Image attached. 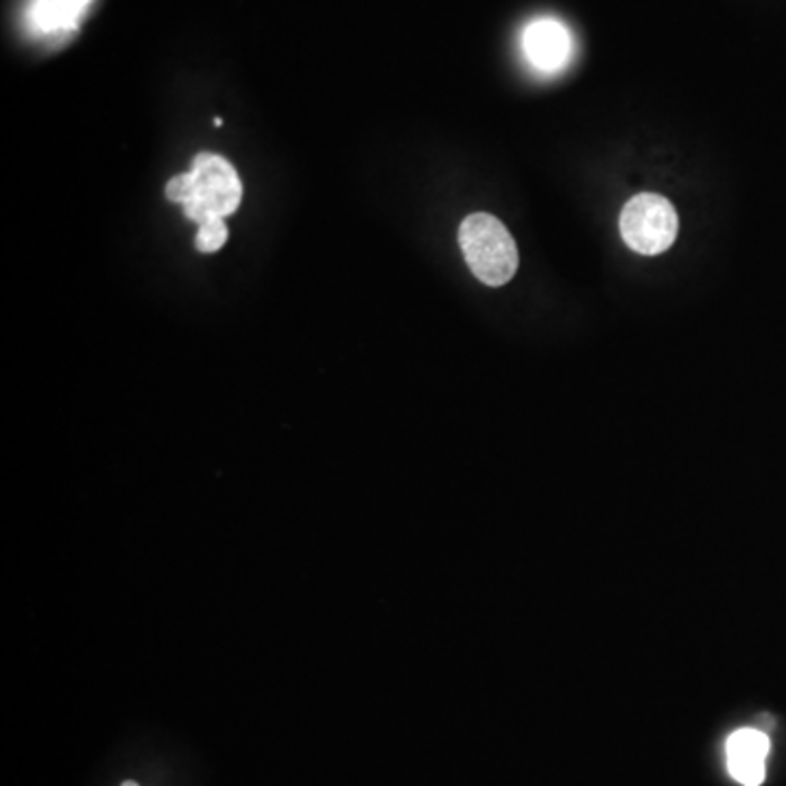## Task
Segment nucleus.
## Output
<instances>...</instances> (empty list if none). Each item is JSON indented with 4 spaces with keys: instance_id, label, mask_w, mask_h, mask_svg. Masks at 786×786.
Listing matches in <instances>:
<instances>
[{
    "instance_id": "obj_1",
    "label": "nucleus",
    "mask_w": 786,
    "mask_h": 786,
    "mask_svg": "<svg viewBox=\"0 0 786 786\" xmlns=\"http://www.w3.org/2000/svg\"><path fill=\"white\" fill-rule=\"evenodd\" d=\"M166 197L183 206V212L197 226L214 217L237 212L243 199V183L226 157L199 153L188 173H180L166 183Z\"/></svg>"
},
{
    "instance_id": "obj_2",
    "label": "nucleus",
    "mask_w": 786,
    "mask_h": 786,
    "mask_svg": "<svg viewBox=\"0 0 786 786\" xmlns=\"http://www.w3.org/2000/svg\"><path fill=\"white\" fill-rule=\"evenodd\" d=\"M459 245L469 272L487 287H503L518 272V247L509 229L487 212H474L459 228Z\"/></svg>"
},
{
    "instance_id": "obj_3",
    "label": "nucleus",
    "mask_w": 786,
    "mask_h": 786,
    "mask_svg": "<svg viewBox=\"0 0 786 786\" xmlns=\"http://www.w3.org/2000/svg\"><path fill=\"white\" fill-rule=\"evenodd\" d=\"M680 219L666 197L640 192L622 206L621 237L627 247L642 256H657L675 243Z\"/></svg>"
},
{
    "instance_id": "obj_4",
    "label": "nucleus",
    "mask_w": 786,
    "mask_h": 786,
    "mask_svg": "<svg viewBox=\"0 0 786 786\" xmlns=\"http://www.w3.org/2000/svg\"><path fill=\"white\" fill-rule=\"evenodd\" d=\"M769 752H772V743L763 729H737L726 741L728 773L743 786H760L767 775Z\"/></svg>"
},
{
    "instance_id": "obj_5",
    "label": "nucleus",
    "mask_w": 786,
    "mask_h": 786,
    "mask_svg": "<svg viewBox=\"0 0 786 786\" xmlns=\"http://www.w3.org/2000/svg\"><path fill=\"white\" fill-rule=\"evenodd\" d=\"M524 55L531 64L542 73H555L561 70L570 59V33L558 20H535L531 22L523 35Z\"/></svg>"
},
{
    "instance_id": "obj_6",
    "label": "nucleus",
    "mask_w": 786,
    "mask_h": 786,
    "mask_svg": "<svg viewBox=\"0 0 786 786\" xmlns=\"http://www.w3.org/2000/svg\"><path fill=\"white\" fill-rule=\"evenodd\" d=\"M92 0H29L24 20L29 33L40 38H59L79 29Z\"/></svg>"
},
{
    "instance_id": "obj_7",
    "label": "nucleus",
    "mask_w": 786,
    "mask_h": 786,
    "mask_svg": "<svg viewBox=\"0 0 786 786\" xmlns=\"http://www.w3.org/2000/svg\"><path fill=\"white\" fill-rule=\"evenodd\" d=\"M228 241V226L221 217H214L210 221L201 223L195 237V247L201 254L219 252Z\"/></svg>"
},
{
    "instance_id": "obj_8",
    "label": "nucleus",
    "mask_w": 786,
    "mask_h": 786,
    "mask_svg": "<svg viewBox=\"0 0 786 786\" xmlns=\"http://www.w3.org/2000/svg\"><path fill=\"white\" fill-rule=\"evenodd\" d=\"M122 786H138V782H122Z\"/></svg>"
}]
</instances>
